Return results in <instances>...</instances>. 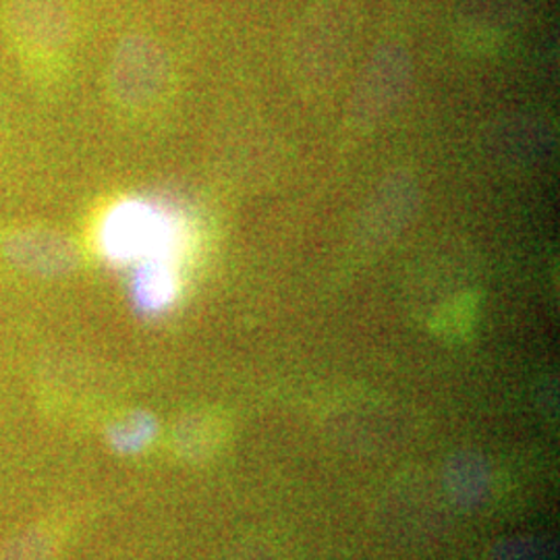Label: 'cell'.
Segmentation results:
<instances>
[{
	"instance_id": "cell-1",
	"label": "cell",
	"mask_w": 560,
	"mask_h": 560,
	"mask_svg": "<svg viewBox=\"0 0 560 560\" xmlns=\"http://www.w3.org/2000/svg\"><path fill=\"white\" fill-rule=\"evenodd\" d=\"M353 9L332 2L322 4L305 23L295 42L293 62L305 85H326L342 71L355 42Z\"/></svg>"
},
{
	"instance_id": "cell-2",
	"label": "cell",
	"mask_w": 560,
	"mask_h": 560,
	"mask_svg": "<svg viewBox=\"0 0 560 560\" xmlns=\"http://www.w3.org/2000/svg\"><path fill=\"white\" fill-rule=\"evenodd\" d=\"M101 241L110 260H166L173 247V229L152 206L125 201L106 217Z\"/></svg>"
},
{
	"instance_id": "cell-3",
	"label": "cell",
	"mask_w": 560,
	"mask_h": 560,
	"mask_svg": "<svg viewBox=\"0 0 560 560\" xmlns=\"http://www.w3.org/2000/svg\"><path fill=\"white\" fill-rule=\"evenodd\" d=\"M113 83L119 98L127 104L150 102L166 83V60L152 42H125L115 59Z\"/></svg>"
},
{
	"instance_id": "cell-4",
	"label": "cell",
	"mask_w": 560,
	"mask_h": 560,
	"mask_svg": "<svg viewBox=\"0 0 560 560\" xmlns=\"http://www.w3.org/2000/svg\"><path fill=\"white\" fill-rule=\"evenodd\" d=\"M405 78L407 69L399 52H386L384 57L374 60L370 73L361 80L353 102L355 125H368L386 115V110L393 106L400 90L405 88Z\"/></svg>"
},
{
	"instance_id": "cell-5",
	"label": "cell",
	"mask_w": 560,
	"mask_h": 560,
	"mask_svg": "<svg viewBox=\"0 0 560 560\" xmlns=\"http://www.w3.org/2000/svg\"><path fill=\"white\" fill-rule=\"evenodd\" d=\"M7 256L27 270L55 275L65 272L75 264V249L55 233L27 231L7 243Z\"/></svg>"
},
{
	"instance_id": "cell-6",
	"label": "cell",
	"mask_w": 560,
	"mask_h": 560,
	"mask_svg": "<svg viewBox=\"0 0 560 560\" xmlns=\"http://www.w3.org/2000/svg\"><path fill=\"white\" fill-rule=\"evenodd\" d=\"M177 293V277L168 260H145L133 280V298L141 310L161 312Z\"/></svg>"
}]
</instances>
